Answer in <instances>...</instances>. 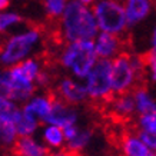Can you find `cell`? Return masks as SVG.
Returning a JSON list of instances; mask_svg holds the SVG:
<instances>
[{
    "mask_svg": "<svg viewBox=\"0 0 156 156\" xmlns=\"http://www.w3.org/2000/svg\"><path fill=\"white\" fill-rule=\"evenodd\" d=\"M59 34L67 43L79 40H93L98 36V22L95 14L86 6L70 0L60 16Z\"/></svg>",
    "mask_w": 156,
    "mask_h": 156,
    "instance_id": "cell-1",
    "label": "cell"
},
{
    "mask_svg": "<svg viewBox=\"0 0 156 156\" xmlns=\"http://www.w3.org/2000/svg\"><path fill=\"white\" fill-rule=\"evenodd\" d=\"M98 60L93 40L67 43L59 55V63L79 80H85Z\"/></svg>",
    "mask_w": 156,
    "mask_h": 156,
    "instance_id": "cell-2",
    "label": "cell"
},
{
    "mask_svg": "<svg viewBox=\"0 0 156 156\" xmlns=\"http://www.w3.org/2000/svg\"><path fill=\"white\" fill-rule=\"evenodd\" d=\"M40 34L42 32L33 27L6 37L0 43V67H12L26 60L39 42Z\"/></svg>",
    "mask_w": 156,
    "mask_h": 156,
    "instance_id": "cell-3",
    "label": "cell"
},
{
    "mask_svg": "<svg viewBox=\"0 0 156 156\" xmlns=\"http://www.w3.org/2000/svg\"><path fill=\"white\" fill-rule=\"evenodd\" d=\"M83 83L90 100L109 102L115 96L112 89V60L99 59Z\"/></svg>",
    "mask_w": 156,
    "mask_h": 156,
    "instance_id": "cell-4",
    "label": "cell"
},
{
    "mask_svg": "<svg viewBox=\"0 0 156 156\" xmlns=\"http://www.w3.org/2000/svg\"><path fill=\"white\" fill-rule=\"evenodd\" d=\"M98 27L110 34H120L128 27L125 7L118 0H100L93 5Z\"/></svg>",
    "mask_w": 156,
    "mask_h": 156,
    "instance_id": "cell-5",
    "label": "cell"
},
{
    "mask_svg": "<svg viewBox=\"0 0 156 156\" xmlns=\"http://www.w3.org/2000/svg\"><path fill=\"white\" fill-rule=\"evenodd\" d=\"M37 85L22 76L16 67H0V95L7 96L16 103H26L36 95Z\"/></svg>",
    "mask_w": 156,
    "mask_h": 156,
    "instance_id": "cell-6",
    "label": "cell"
},
{
    "mask_svg": "<svg viewBox=\"0 0 156 156\" xmlns=\"http://www.w3.org/2000/svg\"><path fill=\"white\" fill-rule=\"evenodd\" d=\"M140 79L132 63L130 53L122 52L112 59V89L113 95L132 93L139 87Z\"/></svg>",
    "mask_w": 156,
    "mask_h": 156,
    "instance_id": "cell-7",
    "label": "cell"
},
{
    "mask_svg": "<svg viewBox=\"0 0 156 156\" xmlns=\"http://www.w3.org/2000/svg\"><path fill=\"white\" fill-rule=\"evenodd\" d=\"M55 96L70 106L82 105L89 99L85 83L79 82L77 79L75 80L72 77H63L57 82L56 89H55Z\"/></svg>",
    "mask_w": 156,
    "mask_h": 156,
    "instance_id": "cell-8",
    "label": "cell"
},
{
    "mask_svg": "<svg viewBox=\"0 0 156 156\" xmlns=\"http://www.w3.org/2000/svg\"><path fill=\"white\" fill-rule=\"evenodd\" d=\"M77 119H79V115L76 112V109L73 106H70V105L62 102L60 99H57L55 96L52 112L48 116V119L44 120V123L55 125V126H59L62 129H66L69 126L77 125Z\"/></svg>",
    "mask_w": 156,
    "mask_h": 156,
    "instance_id": "cell-9",
    "label": "cell"
},
{
    "mask_svg": "<svg viewBox=\"0 0 156 156\" xmlns=\"http://www.w3.org/2000/svg\"><path fill=\"white\" fill-rule=\"evenodd\" d=\"M122 49H123V42L122 39L119 37V34H110V33L102 32L100 34L96 36L95 50L99 59L112 60L118 55L125 52Z\"/></svg>",
    "mask_w": 156,
    "mask_h": 156,
    "instance_id": "cell-10",
    "label": "cell"
},
{
    "mask_svg": "<svg viewBox=\"0 0 156 156\" xmlns=\"http://www.w3.org/2000/svg\"><path fill=\"white\" fill-rule=\"evenodd\" d=\"M63 130H65V136H66V149L75 152V153H80V152L86 151L87 146L92 143L93 132L90 129L80 128L79 125H73Z\"/></svg>",
    "mask_w": 156,
    "mask_h": 156,
    "instance_id": "cell-11",
    "label": "cell"
},
{
    "mask_svg": "<svg viewBox=\"0 0 156 156\" xmlns=\"http://www.w3.org/2000/svg\"><path fill=\"white\" fill-rule=\"evenodd\" d=\"M156 6V0H123L128 26H135L149 16Z\"/></svg>",
    "mask_w": 156,
    "mask_h": 156,
    "instance_id": "cell-12",
    "label": "cell"
},
{
    "mask_svg": "<svg viewBox=\"0 0 156 156\" xmlns=\"http://www.w3.org/2000/svg\"><path fill=\"white\" fill-rule=\"evenodd\" d=\"M53 102H55V95L52 96L48 93H42V95L32 96L26 103H23L22 108L30 115H33L42 123H44V120L48 119V116L52 112Z\"/></svg>",
    "mask_w": 156,
    "mask_h": 156,
    "instance_id": "cell-13",
    "label": "cell"
},
{
    "mask_svg": "<svg viewBox=\"0 0 156 156\" xmlns=\"http://www.w3.org/2000/svg\"><path fill=\"white\" fill-rule=\"evenodd\" d=\"M108 103L110 113L120 120H128L136 113V105H135V99H133V93L115 95Z\"/></svg>",
    "mask_w": 156,
    "mask_h": 156,
    "instance_id": "cell-14",
    "label": "cell"
},
{
    "mask_svg": "<svg viewBox=\"0 0 156 156\" xmlns=\"http://www.w3.org/2000/svg\"><path fill=\"white\" fill-rule=\"evenodd\" d=\"M14 156H49L46 145L36 136H23L19 137L13 146Z\"/></svg>",
    "mask_w": 156,
    "mask_h": 156,
    "instance_id": "cell-15",
    "label": "cell"
},
{
    "mask_svg": "<svg viewBox=\"0 0 156 156\" xmlns=\"http://www.w3.org/2000/svg\"><path fill=\"white\" fill-rule=\"evenodd\" d=\"M120 152L123 156H156L155 152H152L140 139L137 132L123 135L120 140Z\"/></svg>",
    "mask_w": 156,
    "mask_h": 156,
    "instance_id": "cell-16",
    "label": "cell"
},
{
    "mask_svg": "<svg viewBox=\"0 0 156 156\" xmlns=\"http://www.w3.org/2000/svg\"><path fill=\"white\" fill-rule=\"evenodd\" d=\"M40 140L46 145V147L50 152L66 147L65 130L59 126H55V125L43 123V128L40 130Z\"/></svg>",
    "mask_w": 156,
    "mask_h": 156,
    "instance_id": "cell-17",
    "label": "cell"
},
{
    "mask_svg": "<svg viewBox=\"0 0 156 156\" xmlns=\"http://www.w3.org/2000/svg\"><path fill=\"white\" fill-rule=\"evenodd\" d=\"M40 120L36 119L33 115H30L29 112H26L23 108L20 109L17 118L14 120V126H16V130H17V135L19 137L23 136H34L36 132L40 128Z\"/></svg>",
    "mask_w": 156,
    "mask_h": 156,
    "instance_id": "cell-18",
    "label": "cell"
},
{
    "mask_svg": "<svg viewBox=\"0 0 156 156\" xmlns=\"http://www.w3.org/2000/svg\"><path fill=\"white\" fill-rule=\"evenodd\" d=\"M132 93L133 99H135V105H136V113L139 116L156 113V102L153 100V98L147 92L146 87L139 86V87L133 90Z\"/></svg>",
    "mask_w": 156,
    "mask_h": 156,
    "instance_id": "cell-19",
    "label": "cell"
},
{
    "mask_svg": "<svg viewBox=\"0 0 156 156\" xmlns=\"http://www.w3.org/2000/svg\"><path fill=\"white\" fill-rule=\"evenodd\" d=\"M20 109L22 108L19 106V103H16L7 96L0 95V122L14 123Z\"/></svg>",
    "mask_w": 156,
    "mask_h": 156,
    "instance_id": "cell-20",
    "label": "cell"
},
{
    "mask_svg": "<svg viewBox=\"0 0 156 156\" xmlns=\"http://www.w3.org/2000/svg\"><path fill=\"white\" fill-rule=\"evenodd\" d=\"M67 0H43V6H44V10H46V14H48L49 19H57L60 17L65 9L67 6Z\"/></svg>",
    "mask_w": 156,
    "mask_h": 156,
    "instance_id": "cell-21",
    "label": "cell"
},
{
    "mask_svg": "<svg viewBox=\"0 0 156 156\" xmlns=\"http://www.w3.org/2000/svg\"><path fill=\"white\" fill-rule=\"evenodd\" d=\"M22 16L14 12H0V34L7 33L10 29L22 23Z\"/></svg>",
    "mask_w": 156,
    "mask_h": 156,
    "instance_id": "cell-22",
    "label": "cell"
},
{
    "mask_svg": "<svg viewBox=\"0 0 156 156\" xmlns=\"http://www.w3.org/2000/svg\"><path fill=\"white\" fill-rule=\"evenodd\" d=\"M137 132L156 133V113L139 116V119H137Z\"/></svg>",
    "mask_w": 156,
    "mask_h": 156,
    "instance_id": "cell-23",
    "label": "cell"
},
{
    "mask_svg": "<svg viewBox=\"0 0 156 156\" xmlns=\"http://www.w3.org/2000/svg\"><path fill=\"white\" fill-rule=\"evenodd\" d=\"M145 63L147 67V75L151 77V80L156 82V50H151L143 55Z\"/></svg>",
    "mask_w": 156,
    "mask_h": 156,
    "instance_id": "cell-24",
    "label": "cell"
},
{
    "mask_svg": "<svg viewBox=\"0 0 156 156\" xmlns=\"http://www.w3.org/2000/svg\"><path fill=\"white\" fill-rule=\"evenodd\" d=\"M137 135L140 136L143 142L146 143V146L151 149L152 152L156 153V133H147V132H137Z\"/></svg>",
    "mask_w": 156,
    "mask_h": 156,
    "instance_id": "cell-25",
    "label": "cell"
},
{
    "mask_svg": "<svg viewBox=\"0 0 156 156\" xmlns=\"http://www.w3.org/2000/svg\"><path fill=\"white\" fill-rule=\"evenodd\" d=\"M49 156H77V153L69 151V149H66V147H63V149H59V151L50 152Z\"/></svg>",
    "mask_w": 156,
    "mask_h": 156,
    "instance_id": "cell-26",
    "label": "cell"
},
{
    "mask_svg": "<svg viewBox=\"0 0 156 156\" xmlns=\"http://www.w3.org/2000/svg\"><path fill=\"white\" fill-rule=\"evenodd\" d=\"M12 0H0V12H5L7 10V7L10 6Z\"/></svg>",
    "mask_w": 156,
    "mask_h": 156,
    "instance_id": "cell-27",
    "label": "cell"
},
{
    "mask_svg": "<svg viewBox=\"0 0 156 156\" xmlns=\"http://www.w3.org/2000/svg\"><path fill=\"white\" fill-rule=\"evenodd\" d=\"M152 46H153V50H156V29L153 30V37H152Z\"/></svg>",
    "mask_w": 156,
    "mask_h": 156,
    "instance_id": "cell-28",
    "label": "cell"
}]
</instances>
